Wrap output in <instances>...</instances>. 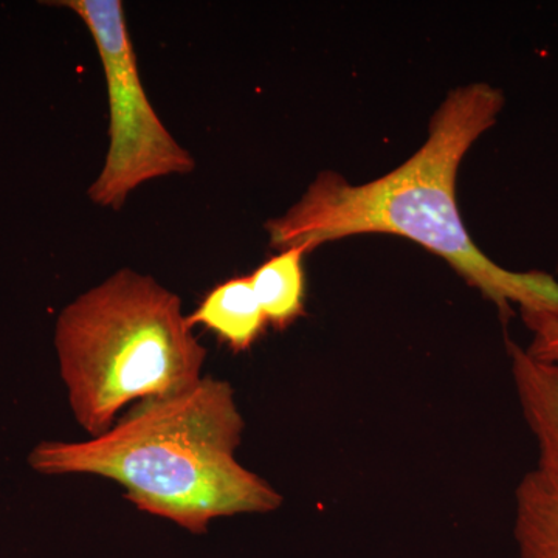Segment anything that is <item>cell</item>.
<instances>
[{"label": "cell", "mask_w": 558, "mask_h": 558, "mask_svg": "<svg viewBox=\"0 0 558 558\" xmlns=\"http://www.w3.org/2000/svg\"><path fill=\"white\" fill-rule=\"evenodd\" d=\"M521 411L538 442V462L558 470V363L532 359L508 340Z\"/></svg>", "instance_id": "5"}, {"label": "cell", "mask_w": 558, "mask_h": 558, "mask_svg": "<svg viewBox=\"0 0 558 558\" xmlns=\"http://www.w3.org/2000/svg\"><path fill=\"white\" fill-rule=\"evenodd\" d=\"M520 558H558V470L538 462L515 494Z\"/></svg>", "instance_id": "7"}, {"label": "cell", "mask_w": 558, "mask_h": 558, "mask_svg": "<svg viewBox=\"0 0 558 558\" xmlns=\"http://www.w3.org/2000/svg\"><path fill=\"white\" fill-rule=\"evenodd\" d=\"M186 322L191 328L205 326L234 352L248 351L267 326L248 277L227 279L209 290Z\"/></svg>", "instance_id": "6"}, {"label": "cell", "mask_w": 558, "mask_h": 558, "mask_svg": "<svg viewBox=\"0 0 558 558\" xmlns=\"http://www.w3.org/2000/svg\"><path fill=\"white\" fill-rule=\"evenodd\" d=\"M307 250L293 247L282 250L250 275L267 323L278 330L304 315V270L303 258Z\"/></svg>", "instance_id": "8"}, {"label": "cell", "mask_w": 558, "mask_h": 558, "mask_svg": "<svg viewBox=\"0 0 558 558\" xmlns=\"http://www.w3.org/2000/svg\"><path fill=\"white\" fill-rule=\"evenodd\" d=\"M244 418L229 381L132 407L97 438L44 440L28 464L43 475H95L119 483L142 512L205 534L220 517L267 513L282 497L236 459Z\"/></svg>", "instance_id": "2"}, {"label": "cell", "mask_w": 558, "mask_h": 558, "mask_svg": "<svg viewBox=\"0 0 558 558\" xmlns=\"http://www.w3.org/2000/svg\"><path fill=\"white\" fill-rule=\"evenodd\" d=\"M524 325L534 333L524 351L539 362L558 363V317L550 314H521Z\"/></svg>", "instance_id": "9"}, {"label": "cell", "mask_w": 558, "mask_h": 558, "mask_svg": "<svg viewBox=\"0 0 558 558\" xmlns=\"http://www.w3.org/2000/svg\"><path fill=\"white\" fill-rule=\"evenodd\" d=\"M191 329L179 296L131 269L64 307L54 347L81 428L97 438L130 403L196 387L207 349Z\"/></svg>", "instance_id": "3"}, {"label": "cell", "mask_w": 558, "mask_h": 558, "mask_svg": "<svg viewBox=\"0 0 558 558\" xmlns=\"http://www.w3.org/2000/svg\"><path fill=\"white\" fill-rule=\"evenodd\" d=\"M89 28L105 72L109 101V149L87 196L98 207L120 209L149 180L189 174L191 154L172 137L143 89L137 57L120 0H62Z\"/></svg>", "instance_id": "4"}, {"label": "cell", "mask_w": 558, "mask_h": 558, "mask_svg": "<svg viewBox=\"0 0 558 558\" xmlns=\"http://www.w3.org/2000/svg\"><path fill=\"white\" fill-rule=\"evenodd\" d=\"M502 108L505 95L487 83L450 92L429 121L427 142L384 178L352 185L337 172H319L292 208L266 223L271 247L312 252L354 234H396L447 260L497 306L505 322L512 317L513 306L521 314L558 317L556 278L495 264L476 247L459 213L461 161L497 123Z\"/></svg>", "instance_id": "1"}]
</instances>
